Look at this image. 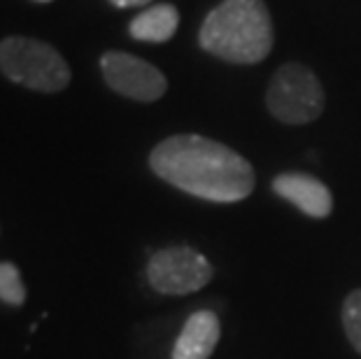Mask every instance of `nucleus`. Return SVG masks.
<instances>
[{"instance_id": "12", "label": "nucleus", "mask_w": 361, "mask_h": 359, "mask_svg": "<svg viewBox=\"0 0 361 359\" xmlns=\"http://www.w3.org/2000/svg\"><path fill=\"white\" fill-rule=\"evenodd\" d=\"M110 3L117 7H140V5H147L149 0H110Z\"/></svg>"}, {"instance_id": "6", "label": "nucleus", "mask_w": 361, "mask_h": 359, "mask_svg": "<svg viewBox=\"0 0 361 359\" xmlns=\"http://www.w3.org/2000/svg\"><path fill=\"white\" fill-rule=\"evenodd\" d=\"M101 71L112 91L140 103L159 101L168 89L166 75L159 68L126 51H105Z\"/></svg>"}, {"instance_id": "7", "label": "nucleus", "mask_w": 361, "mask_h": 359, "mask_svg": "<svg viewBox=\"0 0 361 359\" xmlns=\"http://www.w3.org/2000/svg\"><path fill=\"white\" fill-rule=\"evenodd\" d=\"M273 192L284 201L294 203L308 217L324 219L331 215L334 198L322 180L308 173H282L273 180Z\"/></svg>"}, {"instance_id": "5", "label": "nucleus", "mask_w": 361, "mask_h": 359, "mask_svg": "<svg viewBox=\"0 0 361 359\" xmlns=\"http://www.w3.org/2000/svg\"><path fill=\"white\" fill-rule=\"evenodd\" d=\"M212 264L194 248L175 245L152 255L147 264L149 285L161 294L184 296L203 289L212 280Z\"/></svg>"}, {"instance_id": "2", "label": "nucleus", "mask_w": 361, "mask_h": 359, "mask_svg": "<svg viewBox=\"0 0 361 359\" xmlns=\"http://www.w3.org/2000/svg\"><path fill=\"white\" fill-rule=\"evenodd\" d=\"M198 42L231 63H259L273 49V21L264 0H224L207 14Z\"/></svg>"}, {"instance_id": "4", "label": "nucleus", "mask_w": 361, "mask_h": 359, "mask_svg": "<svg viewBox=\"0 0 361 359\" xmlns=\"http://www.w3.org/2000/svg\"><path fill=\"white\" fill-rule=\"evenodd\" d=\"M266 105L282 124H310L324 110V89L310 68L284 63L268 84Z\"/></svg>"}, {"instance_id": "1", "label": "nucleus", "mask_w": 361, "mask_h": 359, "mask_svg": "<svg viewBox=\"0 0 361 359\" xmlns=\"http://www.w3.org/2000/svg\"><path fill=\"white\" fill-rule=\"evenodd\" d=\"M161 180L214 203H235L255 192V168L235 150L196 133L171 135L149 154Z\"/></svg>"}, {"instance_id": "11", "label": "nucleus", "mask_w": 361, "mask_h": 359, "mask_svg": "<svg viewBox=\"0 0 361 359\" xmlns=\"http://www.w3.org/2000/svg\"><path fill=\"white\" fill-rule=\"evenodd\" d=\"M343 327L352 348L361 355V289L350 292L343 303Z\"/></svg>"}, {"instance_id": "9", "label": "nucleus", "mask_w": 361, "mask_h": 359, "mask_svg": "<svg viewBox=\"0 0 361 359\" xmlns=\"http://www.w3.org/2000/svg\"><path fill=\"white\" fill-rule=\"evenodd\" d=\"M180 26V12L173 5H152L130 21V35L140 42H166Z\"/></svg>"}, {"instance_id": "10", "label": "nucleus", "mask_w": 361, "mask_h": 359, "mask_svg": "<svg viewBox=\"0 0 361 359\" xmlns=\"http://www.w3.org/2000/svg\"><path fill=\"white\" fill-rule=\"evenodd\" d=\"M0 299L10 305H21L26 301V287L21 273L10 262H0Z\"/></svg>"}, {"instance_id": "13", "label": "nucleus", "mask_w": 361, "mask_h": 359, "mask_svg": "<svg viewBox=\"0 0 361 359\" xmlns=\"http://www.w3.org/2000/svg\"><path fill=\"white\" fill-rule=\"evenodd\" d=\"M40 3H49V0H40Z\"/></svg>"}, {"instance_id": "3", "label": "nucleus", "mask_w": 361, "mask_h": 359, "mask_svg": "<svg viewBox=\"0 0 361 359\" xmlns=\"http://www.w3.org/2000/svg\"><path fill=\"white\" fill-rule=\"evenodd\" d=\"M0 73L42 94H56L71 84V68L51 44L21 35L0 42Z\"/></svg>"}, {"instance_id": "8", "label": "nucleus", "mask_w": 361, "mask_h": 359, "mask_svg": "<svg viewBox=\"0 0 361 359\" xmlns=\"http://www.w3.org/2000/svg\"><path fill=\"white\" fill-rule=\"evenodd\" d=\"M221 327L212 310H196L184 322L182 331L175 341L173 359H210L217 348Z\"/></svg>"}]
</instances>
